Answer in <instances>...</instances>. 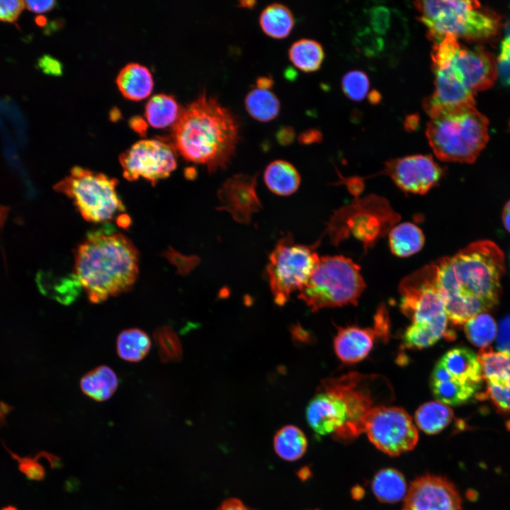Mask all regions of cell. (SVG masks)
<instances>
[{
    "label": "cell",
    "instance_id": "obj_1",
    "mask_svg": "<svg viewBox=\"0 0 510 510\" xmlns=\"http://www.w3.org/2000/svg\"><path fill=\"white\" fill-rule=\"evenodd\" d=\"M435 263L446 312L454 324H465L498 303L505 264L494 242H472Z\"/></svg>",
    "mask_w": 510,
    "mask_h": 510
},
{
    "label": "cell",
    "instance_id": "obj_2",
    "mask_svg": "<svg viewBox=\"0 0 510 510\" xmlns=\"http://www.w3.org/2000/svg\"><path fill=\"white\" fill-rule=\"evenodd\" d=\"M176 149L209 172L225 169L239 138L237 119L215 96L205 91L181 110L174 124Z\"/></svg>",
    "mask_w": 510,
    "mask_h": 510
},
{
    "label": "cell",
    "instance_id": "obj_3",
    "mask_svg": "<svg viewBox=\"0 0 510 510\" xmlns=\"http://www.w3.org/2000/svg\"><path fill=\"white\" fill-rule=\"evenodd\" d=\"M73 273L89 301L98 304L132 288L139 273L138 251L112 229L91 232L75 250Z\"/></svg>",
    "mask_w": 510,
    "mask_h": 510
},
{
    "label": "cell",
    "instance_id": "obj_4",
    "mask_svg": "<svg viewBox=\"0 0 510 510\" xmlns=\"http://www.w3.org/2000/svg\"><path fill=\"white\" fill-rule=\"evenodd\" d=\"M426 135L436 156L445 162L472 163L489 140L488 119L475 107L463 103L434 107Z\"/></svg>",
    "mask_w": 510,
    "mask_h": 510
},
{
    "label": "cell",
    "instance_id": "obj_5",
    "mask_svg": "<svg viewBox=\"0 0 510 510\" xmlns=\"http://www.w3.org/2000/svg\"><path fill=\"white\" fill-rule=\"evenodd\" d=\"M414 6L434 43L447 35L466 40H486L500 28L499 16L482 8L477 1H418Z\"/></svg>",
    "mask_w": 510,
    "mask_h": 510
},
{
    "label": "cell",
    "instance_id": "obj_6",
    "mask_svg": "<svg viewBox=\"0 0 510 510\" xmlns=\"http://www.w3.org/2000/svg\"><path fill=\"white\" fill-rule=\"evenodd\" d=\"M366 287L360 266L344 256H325L319 261L299 298L312 312L346 305H356Z\"/></svg>",
    "mask_w": 510,
    "mask_h": 510
},
{
    "label": "cell",
    "instance_id": "obj_7",
    "mask_svg": "<svg viewBox=\"0 0 510 510\" xmlns=\"http://www.w3.org/2000/svg\"><path fill=\"white\" fill-rule=\"evenodd\" d=\"M431 60L434 75L474 94L490 88L498 76L497 62L490 52L481 47H466L450 35L434 43Z\"/></svg>",
    "mask_w": 510,
    "mask_h": 510
},
{
    "label": "cell",
    "instance_id": "obj_8",
    "mask_svg": "<svg viewBox=\"0 0 510 510\" xmlns=\"http://www.w3.org/2000/svg\"><path fill=\"white\" fill-rule=\"evenodd\" d=\"M117 185L118 181L114 178L74 166L70 174L57 182L53 188L72 199L84 220L101 223L110 220L125 210L117 193Z\"/></svg>",
    "mask_w": 510,
    "mask_h": 510
},
{
    "label": "cell",
    "instance_id": "obj_9",
    "mask_svg": "<svg viewBox=\"0 0 510 510\" xmlns=\"http://www.w3.org/2000/svg\"><path fill=\"white\" fill-rule=\"evenodd\" d=\"M319 261L314 246L294 242L288 234L268 257L266 273L275 302L281 306L306 284Z\"/></svg>",
    "mask_w": 510,
    "mask_h": 510
},
{
    "label": "cell",
    "instance_id": "obj_10",
    "mask_svg": "<svg viewBox=\"0 0 510 510\" xmlns=\"http://www.w3.org/2000/svg\"><path fill=\"white\" fill-rule=\"evenodd\" d=\"M400 308L412 324L448 327L438 270L430 263L404 278L400 283Z\"/></svg>",
    "mask_w": 510,
    "mask_h": 510
},
{
    "label": "cell",
    "instance_id": "obj_11",
    "mask_svg": "<svg viewBox=\"0 0 510 510\" xmlns=\"http://www.w3.org/2000/svg\"><path fill=\"white\" fill-rule=\"evenodd\" d=\"M363 432L375 448L393 457L413 450L419 439L412 419L404 409L382 404L368 412Z\"/></svg>",
    "mask_w": 510,
    "mask_h": 510
},
{
    "label": "cell",
    "instance_id": "obj_12",
    "mask_svg": "<svg viewBox=\"0 0 510 510\" xmlns=\"http://www.w3.org/2000/svg\"><path fill=\"white\" fill-rule=\"evenodd\" d=\"M123 176L132 181L142 177L154 185L176 169V148L156 139L142 140L119 157Z\"/></svg>",
    "mask_w": 510,
    "mask_h": 510
},
{
    "label": "cell",
    "instance_id": "obj_13",
    "mask_svg": "<svg viewBox=\"0 0 510 510\" xmlns=\"http://www.w3.org/2000/svg\"><path fill=\"white\" fill-rule=\"evenodd\" d=\"M308 424L319 435L333 434L345 439L350 421L348 405L343 397L324 380L306 409Z\"/></svg>",
    "mask_w": 510,
    "mask_h": 510
},
{
    "label": "cell",
    "instance_id": "obj_14",
    "mask_svg": "<svg viewBox=\"0 0 510 510\" xmlns=\"http://www.w3.org/2000/svg\"><path fill=\"white\" fill-rule=\"evenodd\" d=\"M402 510H461L462 499L445 477L424 475L412 481L403 499Z\"/></svg>",
    "mask_w": 510,
    "mask_h": 510
},
{
    "label": "cell",
    "instance_id": "obj_15",
    "mask_svg": "<svg viewBox=\"0 0 510 510\" xmlns=\"http://www.w3.org/2000/svg\"><path fill=\"white\" fill-rule=\"evenodd\" d=\"M381 174L405 192L424 194L438 182L443 169L431 156L416 154L388 161Z\"/></svg>",
    "mask_w": 510,
    "mask_h": 510
},
{
    "label": "cell",
    "instance_id": "obj_16",
    "mask_svg": "<svg viewBox=\"0 0 510 510\" xmlns=\"http://www.w3.org/2000/svg\"><path fill=\"white\" fill-rule=\"evenodd\" d=\"M390 321L385 306H380L374 317L371 327H347L339 328L334 338L336 356L346 363H357L365 358L378 339L387 340Z\"/></svg>",
    "mask_w": 510,
    "mask_h": 510
},
{
    "label": "cell",
    "instance_id": "obj_17",
    "mask_svg": "<svg viewBox=\"0 0 510 510\" xmlns=\"http://www.w3.org/2000/svg\"><path fill=\"white\" fill-rule=\"evenodd\" d=\"M256 179L237 175L228 180L220 189L222 208L227 209L239 221H248L260 207L255 191Z\"/></svg>",
    "mask_w": 510,
    "mask_h": 510
},
{
    "label": "cell",
    "instance_id": "obj_18",
    "mask_svg": "<svg viewBox=\"0 0 510 510\" xmlns=\"http://www.w3.org/2000/svg\"><path fill=\"white\" fill-rule=\"evenodd\" d=\"M438 362L454 378L460 382L479 384L482 378L478 357L468 348H452Z\"/></svg>",
    "mask_w": 510,
    "mask_h": 510
},
{
    "label": "cell",
    "instance_id": "obj_19",
    "mask_svg": "<svg viewBox=\"0 0 510 510\" xmlns=\"http://www.w3.org/2000/svg\"><path fill=\"white\" fill-rule=\"evenodd\" d=\"M35 282L42 294L66 305L72 303L82 289L74 273L61 276L50 271H40L36 274Z\"/></svg>",
    "mask_w": 510,
    "mask_h": 510
},
{
    "label": "cell",
    "instance_id": "obj_20",
    "mask_svg": "<svg viewBox=\"0 0 510 510\" xmlns=\"http://www.w3.org/2000/svg\"><path fill=\"white\" fill-rule=\"evenodd\" d=\"M116 84L127 98L139 101L148 96L154 82L150 71L139 63H128L118 73Z\"/></svg>",
    "mask_w": 510,
    "mask_h": 510
},
{
    "label": "cell",
    "instance_id": "obj_21",
    "mask_svg": "<svg viewBox=\"0 0 510 510\" xmlns=\"http://www.w3.org/2000/svg\"><path fill=\"white\" fill-rule=\"evenodd\" d=\"M118 386V379L113 370L100 366L86 373L81 378L80 388L83 393L96 402L110 398Z\"/></svg>",
    "mask_w": 510,
    "mask_h": 510
},
{
    "label": "cell",
    "instance_id": "obj_22",
    "mask_svg": "<svg viewBox=\"0 0 510 510\" xmlns=\"http://www.w3.org/2000/svg\"><path fill=\"white\" fill-rule=\"evenodd\" d=\"M264 180L268 188L279 196H289L300 186V176L290 162L277 159L271 162L264 173Z\"/></svg>",
    "mask_w": 510,
    "mask_h": 510
},
{
    "label": "cell",
    "instance_id": "obj_23",
    "mask_svg": "<svg viewBox=\"0 0 510 510\" xmlns=\"http://www.w3.org/2000/svg\"><path fill=\"white\" fill-rule=\"evenodd\" d=\"M371 487L375 497L387 504L404 499L408 489L402 473L391 468L378 471L373 477Z\"/></svg>",
    "mask_w": 510,
    "mask_h": 510
},
{
    "label": "cell",
    "instance_id": "obj_24",
    "mask_svg": "<svg viewBox=\"0 0 510 510\" xmlns=\"http://www.w3.org/2000/svg\"><path fill=\"white\" fill-rule=\"evenodd\" d=\"M424 244V236L421 229L411 222H403L389 233V245L393 254L407 257L419 251Z\"/></svg>",
    "mask_w": 510,
    "mask_h": 510
},
{
    "label": "cell",
    "instance_id": "obj_25",
    "mask_svg": "<svg viewBox=\"0 0 510 510\" xmlns=\"http://www.w3.org/2000/svg\"><path fill=\"white\" fill-rule=\"evenodd\" d=\"M263 31L274 38H283L292 30L295 20L290 8L280 3H273L266 6L259 17Z\"/></svg>",
    "mask_w": 510,
    "mask_h": 510
},
{
    "label": "cell",
    "instance_id": "obj_26",
    "mask_svg": "<svg viewBox=\"0 0 510 510\" xmlns=\"http://www.w3.org/2000/svg\"><path fill=\"white\" fill-rule=\"evenodd\" d=\"M453 418L452 409L438 401L423 404L416 411L414 416L419 429L429 435L441 431L451 422Z\"/></svg>",
    "mask_w": 510,
    "mask_h": 510
},
{
    "label": "cell",
    "instance_id": "obj_27",
    "mask_svg": "<svg viewBox=\"0 0 510 510\" xmlns=\"http://www.w3.org/2000/svg\"><path fill=\"white\" fill-rule=\"evenodd\" d=\"M151 345V339L145 332L138 328H130L118 334L116 351L123 360L136 363L147 355Z\"/></svg>",
    "mask_w": 510,
    "mask_h": 510
},
{
    "label": "cell",
    "instance_id": "obj_28",
    "mask_svg": "<svg viewBox=\"0 0 510 510\" xmlns=\"http://www.w3.org/2000/svg\"><path fill=\"white\" fill-rule=\"evenodd\" d=\"M307 441L304 433L297 426L287 425L279 429L273 438V448L282 459L294 461L305 453Z\"/></svg>",
    "mask_w": 510,
    "mask_h": 510
},
{
    "label": "cell",
    "instance_id": "obj_29",
    "mask_svg": "<svg viewBox=\"0 0 510 510\" xmlns=\"http://www.w3.org/2000/svg\"><path fill=\"white\" fill-rule=\"evenodd\" d=\"M245 108L254 119L267 122L279 113L280 103L277 96L270 89L255 87L250 90L244 99Z\"/></svg>",
    "mask_w": 510,
    "mask_h": 510
},
{
    "label": "cell",
    "instance_id": "obj_30",
    "mask_svg": "<svg viewBox=\"0 0 510 510\" xmlns=\"http://www.w3.org/2000/svg\"><path fill=\"white\" fill-rule=\"evenodd\" d=\"M288 56L293 64L303 72L317 70L324 58L322 45L317 40L302 38L295 41L290 47Z\"/></svg>",
    "mask_w": 510,
    "mask_h": 510
},
{
    "label": "cell",
    "instance_id": "obj_31",
    "mask_svg": "<svg viewBox=\"0 0 510 510\" xmlns=\"http://www.w3.org/2000/svg\"><path fill=\"white\" fill-rule=\"evenodd\" d=\"M180 112L178 104L172 96L159 94L148 101L144 113L152 126L161 128L174 124Z\"/></svg>",
    "mask_w": 510,
    "mask_h": 510
},
{
    "label": "cell",
    "instance_id": "obj_32",
    "mask_svg": "<svg viewBox=\"0 0 510 510\" xmlns=\"http://www.w3.org/2000/svg\"><path fill=\"white\" fill-rule=\"evenodd\" d=\"M479 384L463 382L453 377L441 381H431L436 399L445 404L456 406L467 402L478 390Z\"/></svg>",
    "mask_w": 510,
    "mask_h": 510
},
{
    "label": "cell",
    "instance_id": "obj_33",
    "mask_svg": "<svg viewBox=\"0 0 510 510\" xmlns=\"http://www.w3.org/2000/svg\"><path fill=\"white\" fill-rule=\"evenodd\" d=\"M448 327L428 324H412L404 335L405 345L409 348H424L432 346L448 335Z\"/></svg>",
    "mask_w": 510,
    "mask_h": 510
},
{
    "label": "cell",
    "instance_id": "obj_34",
    "mask_svg": "<svg viewBox=\"0 0 510 510\" xmlns=\"http://www.w3.org/2000/svg\"><path fill=\"white\" fill-rule=\"evenodd\" d=\"M465 333L472 344L487 347L496 336L497 324L492 316L480 313L465 322Z\"/></svg>",
    "mask_w": 510,
    "mask_h": 510
},
{
    "label": "cell",
    "instance_id": "obj_35",
    "mask_svg": "<svg viewBox=\"0 0 510 510\" xmlns=\"http://www.w3.org/2000/svg\"><path fill=\"white\" fill-rule=\"evenodd\" d=\"M154 340L162 362L175 363L181 359V344L171 327H158L154 332Z\"/></svg>",
    "mask_w": 510,
    "mask_h": 510
},
{
    "label": "cell",
    "instance_id": "obj_36",
    "mask_svg": "<svg viewBox=\"0 0 510 510\" xmlns=\"http://www.w3.org/2000/svg\"><path fill=\"white\" fill-rule=\"evenodd\" d=\"M485 397L504 414H510V373L487 379Z\"/></svg>",
    "mask_w": 510,
    "mask_h": 510
},
{
    "label": "cell",
    "instance_id": "obj_37",
    "mask_svg": "<svg viewBox=\"0 0 510 510\" xmlns=\"http://www.w3.org/2000/svg\"><path fill=\"white\" fill-rule=\"evenodd\" d=\"M341 87L345 95L354 101L363 100L369 90L368 76L359 70L346 73L341 81Z\"/></svg>",
    "mask_w": 510,
    "mask_h": 510
},
{
    "label": "cell",
    "instance_id": "obj_38",
    "mask_svg": "<svg viewBox=\"0 0 510 510\" xmlns=\"http://www.w3.org/2000/svg\"><path fill=\"white\" fill-rule=\"evenodd\" d=\"M4 446L13 459L17 462L19 471L28 480L40 481L45 477V468L38 461L40 454L35 458L30 456L21 457L9 450L5 444H4Z\"/></svg>",
    "mask_w": 510,
    "mask_h": 510
},
{
    "label": "cell",
    "instance_id": "obj_39",
    "mask_svg": "<svg viewBox=\"0 0 510 510\" xmlns=\"http://www.w3.org/2000/svg\"><path fill=\"white\" fill-rule=\"evenodd\" d=\"M497 68L502 82L504 85H510V35L502 42Z\"/></svg>",
    "mask_w": 510,
    "mask_h": 510
},
{
    "label": "cell",
    "instance_id": "obj_40",
    "mask_svg": "<svg viewBox=\"0 0 510 510\" xmlns=\"http://www.w3.org/2000/svg\"><path fill=\"white\" fill-rule=\"evenodd\" d=\"M368 16L370 23L374 31L378 34H385L390 27V11L385 6H377L369 10Z\"/></svg>",
    "mask_w": 510,
    "mask_h": 510
},
{
    "label": "cell",
    "instance_id": "obj_41",
    "mask_svg": "<svg viewBox=\"0 0 510 510\" xmlns=\"http://www.w3.org/2000/svg\"><path fill=\"white\" fill-rule=\"evenodd\" d=\"M25 7L24 1L20 0H0V21L15 22Z\"/></svg>",
    "mask_w": 510,
    "mask_h": 510
},
{
    "label": "cell",
    "instance_id": "obj_42",
    "mask_svg": "<svg viewBox=\"0 0 510 510\" xmlns=\"http://www.w3.org/2000/svg\"><path fill=\"white\" fill-rule=\"evenodd\" d=\"M497 348L500 352L510 355V314L503 318L499 323Z\"/></svg>",
    "mask_w": 510,
    "mask_h": 510
},
{
    "label": "cell",
    "instance_id": "obj_43",
    "mask_svg": "<svg viewBox=\"0 0 510 510\" xmlns=\"http://www.w3.org/2000/svg\"><path fill=\"white\" fill-rule=\"evenodd\" d=\"M38 64L45 74L58 76L62 73V64L57 59L50 55H44L40 57Z\"/></svg>",
    "mask_w": 510,
    "mask_h": 510
},
{
    "label": "cell",
    "instance_id": "obj_44",
    "mask_svg": "<svg viewBox=\"0 0 510 510\" xmlns=\"http://www.w3.org/2000/svg\"><path fill=\"white\" fill-rule=\"evenodd\" d=\"M56 1H24L25 7L30 11L36 13H45L52 10L55 6Z\"/></svg>",
    "mask_w": 510,
    "mask_h": 510
},
{
    "label": "cell",
    "instance_id": "obj_45",
    "mask_svg": "<svg viewBox=\"0 0 510 510\" xmlns=\"http://www.w3.org/2000/svg\"><path fill=\"white\" fill-rule=\"evenodd\" d=\"M217 510H256L246 506L242 501L230 498L224 501Z\"/></svg>",
    "mask_w": 510,
    "mask_h": 510
},
{
    "label": "cell",
    "instance_id": "obj_46",
    "mask_svg": "<svg viewBox=\"0 0 510 510\" xmlns=\"http://www.w3.org/2000/svg\"><path fill=\"white\" fill-rule=\"evenodd\" d=\"M276 135L278 142L285 144L293 140L295 137V131L290 126H284L278 130Z\"/></svg>",
    "mask_w": 510,
    "mask_h": 510
},
{
    "label": "cell",
    "instance_id": "obj_47",
    "mask_svg": "<svg viewBox=\"0 0 510 510\" xmlns=\"http://www.w3.org/2000/svg\"><path fill=\"white\" fill-rule=\"evenodd\" d=\"M320 136L319 132L316 130H307L299 135L298 140L301 143L307 144L317 141Z\"/></svg>",
    "mask_w": 510,
    "mask_h": 510
},
{
    "label": "cell",
    "instance_id": "obj_48",
    "mask_svg": "<svg viewBox=\"0 0 510 510\" xmlns=\"http://www.w3.org/2000/svg\"><path fill=\"white\" fill-rule=\"evenodd\" d=\"M130 127L137 132L144 135L147 130L146 122L139 116L132 117L130 120Z\"/></svg>",
    "mask_w": 510,
    "mask_h": 510
},
{
    "label": "cell",
    "instance_id": "obj_49",
    "mask_svg": "<svg viewBox=\"0 0 510 510\" xmlns=\"http://www.w3.org/2000/svg\"><path fill=\"white\" fill-rule=\"evenodd\" d=\"M13 407L8 404L0 400V426L6 424V416L13 411Z\"/></svg>",
    "mask_w": 510,
    "mask_h": 510
},
{
    "label": "cell",
    "instance_id": "obj_50",
    "mask_svg": "<svg viewBox=\"0 0 510 510\" xmlns=\"http://www.w3.org/2000/svg\"><path fill=\"white\" fill-rule=\"evenodd\" d=\"M273 85V79L271 76H262L257 78L256 87L263 89H270Z\"/></svg>",
    "mask_w": 510,
    "mask_h": 510
},
{
    "label": "cell",
    "instance_id": "obj_51",
    "mask_svg": "<svg viewBox=\"0 0 510 510\" xmlns=\"http://www.w3.org/2000/svg\"><path fill=\"white\" fill-rule=\"evenodd\" d=\"M502 218L505 229L510 232V200L504 207Z\"/></svg>",
    "mask_w": 510,
    "mask_h": 510
},
{
    "label": "cell",
    "instance_id": "obj_52",
    "mask_svg": "<svg viewBox=\"0 0 510 510\" xmlns=\"http://www.w3.org/2000/svg\"><path fill=\"white\" fill-rule=\"evenodd\" d=\"M11 208L9 206L0 204V230L3 232V228L6 222Z\"/></svg>",
    "mask_w": 510,
    "mask_h": 510
},
{
    "label": "cell",
    "instance_id": "obj_53",
    "mask_svg": "<svg viewBox=\"0 0 510 510\" xmlns=\"http://www.w3.org/2000/svg\"><path fill=\"white\" fill-rule=\"evenodd\" d=\"M256 4L255 1H241L239 2V6H244V7H248L251 8Z\"/></svg>",
    "mask_w": 510,
    "mask_h": 510
},
{
    "label": "cell",
    "instance_id": "obj_54",
    "mask_svg": "<svg viewBox=\"0 0 510 510\" xmlns=\"http://www.w3.org/2000/svg\"><path fill=\"white\" fill-rule=\"evenodd\" d=\"M0 510H18V509L13 505H7V506L2 507Z\"/></svg>",
    "mask_w": 510,
    "mask_h": 510
}]
</instances>
